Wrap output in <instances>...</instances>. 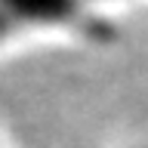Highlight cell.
Returning a JSON list of instances; mask_svg holds the SVG:
<instances>
[{"mask_svg":"<svg viewBox=\"0 0 148 148\" xmlns=\"http://www.w3.org/2000/svg\"><path fill=\"white\" fill-rule=\"evenodd\" d=\"M6 3H12L16 9H22V12H28V16H65L68 12V0H6Z\"/></svg>","mask_w":148,"mask_h":148,"instance_id":"obj_1","label":"cell"},{"mask_svg":"<svg viewBox=\"0 0 148 148\" xmlns=\"http://www.w3.org/2000/svg\"><path fill=\"white\" fill-rule=\"evenodd\" d=\"M3 28H6V16L0 12V34H3Z\"/></svg>","mask_w":148,"mask_h":148,"instance_id":"obj_2","label":"cell"}]
</instances>
